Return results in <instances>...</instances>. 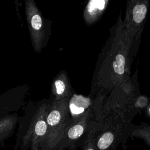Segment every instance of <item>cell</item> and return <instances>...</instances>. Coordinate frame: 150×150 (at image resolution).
<instances>
[{
	"label": "cell",
	"instance_id": "cell-1",
	"mask_svg": "<svg viewBox=\"0 0 150 150\" xmlns=\"http://www.w3.org/2000/svg\"><path fill=\"white\" fill-rule=\"evenodd\" d=\"M46 122L47 133L43 150H57L69 127L66 99L48 105Z\"/></svg>",
	"mask_w": 150,
	"mask_h": 150
},
{
	"label": "cell",
	"instance_id": "cell-2",
	"mask_svg": "<svg viewBox=\"0 0 150 150\" xmlns=\"http://www.w3.org/2000/svg\"><path fill=\"white\" fill-rule=\"evenodd\" d=\"M48 105L42 104L34 113L28 128L14 149L43 150L47 133L46 115Z\"/></svg>",
	"mask_w": 150,
	"mask_h": 150
},
{
	"label": "cell",
	"instance_id": "cell-3",
	"mask_svg": "<svg viewBox=\"0 0 150 150\" xmlns=\"http://www.w3.org/2000/svg\"><path fill=\"white\" fill-rule=\"evenodd\" d=\"M25 13L34 51L39 53L44 46L46 30L44 18L33 0H25Z\"/></svg>",
	"mask_w": 150,
	"mask_h": 150
},
{
	"label": "cell",
	"instance_id": "cell-4",
	"mask_svg": "<svg viewBox=\"0 0 150 150\" xmlns=\"http://www.w3.org/2000/svg\"><path fill=\"white\" fill-rule=\"evenodd\" d=\"M18 117L16 114H11L0 119V146L14 132Z\"/></svg>",
	"mask_w": 150,
	"mask_h": 150
},
{
	"label": "cell",
	"instance_id": "cell-5",
	"mask_svg": "<svg viewBox=\"0 0 150 150\" xmlns=\"http://www.w3.org/2000/svg\"><path fill=\"white\" fill-rule=\"evenodd\" d=\"M117 130L107 129L100 134L97 138L94 137L95 145L97 150H107L115 145L118 138Z\"/></svg>",
	"mask_w": 150,
	"mask_h": 150
},
{
	"label": "cell",
	"instance_id": "cell-6",
	"mask_svg": "<svg viewBox=\"0 0 150 150\" xmlns=\"http://www.w3.org/2000/svg\"><path fill=\"white\" fill-rule=\"evenodd\" d=\"M67 90V84L66 79L63 75L57 76L53 83L52 92L55 96V100L53 101H57L63 99Z\"/></svg>",
	"mask_w": 150,
	"mask_h": 150
},
{
	"label": "cell",
	"instance_id": "cell-7",
	"mask_svg": "<svg viewBox=\"0 0 150 150\" xmlns=\"http://www.w3.org/2000/svg\"><path fill=\"white\" fill-rule=\"evenodd\" d=\"M147 12V8L144 4L136 5L132 11V17L136 23H140L145 19Z\"/></svg>",
	"mask_w": 150,
	"mask_h": 150
},
{
	"label": "cell",
	"instance_id": "cell-8",
	"mask_svg": "<svg viewBox=\"0 0 150 150\" xmlns=\"http://www.w3.org/2000/svg\"><path fill=\"white\" fill-rule=\"evenodd\" d=\"M80 97H77V98L76 100L74 98L70 101L69 107L72 114L77 115L83 112L87 106V104L81 105L80 103L83 100V98H82L81 99Z\"/></svg>",
	"mask_w": 150,
	"mask_h": 150
},
{
	"label": "cell",
	"instance_id": "cell-9",
	"mask_svg": "<svg viewBox=\"0 0 150 150\" xmlns=\"http://www.w3.org/2000/svg\"><path fill=\"white\" fill-rule=\"evenodd\" d=\"M125 60L122 54H117L113 62V68L115 73L117 74L122 75L125 71Z\"/></svg>",
	"mask_w": 150,
	"mask_h": 150
},
{
	"label": "cell",
	"instance_id": "cell-10",
	"mask_svg": "<svg viewBox=\"0 0 150 150\" xmlns=\"http://www.w3.org/2000/svg\"><path fill=\"white\" fill-rule=\"evenodd\" d=\"M134 133L135 136L144 139L145 142L150 146V128L140 129L135 131Z\"/></svg>",
	"mask_w": 150,
	"mask_h": 150
},
{
	"label": "cell",
	"instance_id": "cell-11",
	"mask_svg": "<svg viewBox=\"0 0 150 150\" xmlns=\"http://www.w3.org/2000/svg\"><path fill=\"white\" fill-rule=\"evenodd\" d=\"M91 134H90L88 136L87 139L86 140L83 150H97L95 145V139L94 134L93 133Z\"/></svg>",
	"mask_w": 150,
	"mask_h": 150
},
{
	"label": "cell",
	"instance_id": "cell-12",
	"mask_svg": "<svg viewBox=\"0 0 150 150\" xmlns=\"http://www.w3.org/2000/svg\"><path fill=\"white\" fill-rule=\"evenodd\" d=\"M149 112H150V108H149Z\"/></svg>",
	"mask_w": 150,
	"mask_h": 150
}]
</instances>
